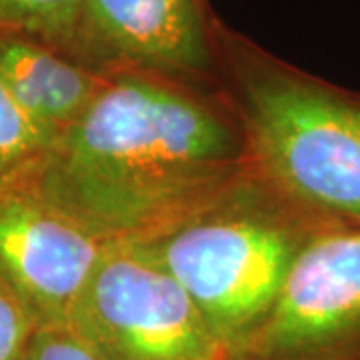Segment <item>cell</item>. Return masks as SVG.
<instances>
[{"instance_id":"6da1fadb","label":"cell","mask_w":360,"mask_h":360,"mask_svg":"<svg viewBox=\"0 0 360 360\" xmlns=\"http://www.w3.org/2000/svg\"><path fill=\"white\" fill-rule=\"evenodd\" d=\"M234 139L193 98L139 77L104 78L30 186L106 243L176 226L226 186Z\"/></svg>"},{"instance_id":"7a4b0ae2","label":"cell","mask_w":360,"mask_h":360,"mask_svg":"<svg viewBox=\"0 0 360 360\" xmlns=\"http://www.w3.org/2000/svg\"><path fill=\"white\" fill-rule=\"evenodd\" d=\"M257 146L272 174L304 205L360 224V101L283 75L250 90Z\"/></svg>"},{"instance_id":"3957f363","label":"cell","mask_w":360,"mask_h":360,"mask_svg":"<svg viewBox=\"0 0 360 360\" xmlns=\"http://www.w3.org/2000/svg\"><path fill=\"white\" fill-rule=\"evenodd\" d=\"M68 326L106 360H212L226 350L144 243H106Z\"/></svg>"},{"instance_id":"277c9868","label":"cell","mask_w":360,"mask_h":360,"mask_svg":"<svg viewBox=\"0 0 360 360\" xmlns=\"http://www.w3.org/2000/svg\"><path fill=\"white\" fill-rule=\"evenodd\" d=\"M191 295L224 348H243L266 321L300 245L258 220H208L148 245Z\"/></svg>"},{"instance_id":"5b68a950","label":"cell","mask_w":360,"mask_h":360,"mask_svg":"<svg viewBox=\"0 0 360 360\" xmlns=\"http://www.w3.org/2000/svg\"><path fill=\"white\" fill-rule=\"evenodd\" d=\"M269 360H360V224L300 245L283 290L243 348Z\"/></svg>"},{"instance_id":"8992f818","label":"cell","mask_w":360,"mask_h":360,"mask_svg":"<svg viewBox=\"0 0 360 360\" xmlns=\"http://www.w3.org/2000/svg\"><path fill=\"white\" fill-rule=\"evenodd\" d=\"M106 240L30 191L0 193V283L37 328L68 326Z\"/></svg>"},{"instance_id":"52a82bcc","label":"cell","mask_w":360,"mask_h":360,"mask_svg":"<svg viewBox=\"0 0 360 360\" xmlns=\"http://www.w3.org/2000/svg\"><path fill=\"white\" fill-rule=\"evenodd\" d=\"M110 56L168 70L208 65L196 0H82L75 60Z\"/></svg>"},{"instance_id":"ba28073f","label":"cell","mask_w":360,"mask_h":360,"mask_svg":"<svg viewBox=\"0 0 360 360\" xmlns=\"http://www.w3.org/2000/svg\"><path fill=\"white\" fill-rule=\"evenodd\" d=\"M0 80L18 106L58 141L89 108L104 78L20 32H0Z\"/></svg>"},{"instance_id":"9c48e42d","label":"cell","mask_w":360,"mask_h":360,"mask_svg":"<svg viewBox=\"0 0 360 360\" xmlns=\"http://www.w3.org/2000/svg\"><path fill=\"white\" fill-rule=\"evenodd\" d=\"M54 144L0 80V193L30 191Z\"/></svg>"},{"instance_id":"30bf717a","label":"cell","mask_w":360,"mask_h":360,"mask_svg":"<svg viewBox=\"0 0 360 360\" xmlns=\"http://www.w3.org/2000/svg\"><path fill=\"white\" fill-rule=\"evenodd\" d=\"M82 0H0V22L75 58Z\"/></svg>"},{"instance_id":"8fae6325","label":"cell","mask_w":360,"mask_h":360,"mask_svg":"<svg viewBox=\"0 0 360 360\" xmlns=\"http://www.w3.org/2000/svg\"><path fill=\"white\" fill-rule=\"evenodd\" d=\"M37 322L22 302L0 283V360H25Z\"/></svg>"},{"instance_id":"7c38bea8","label":"cell","mask_w":360,"mask_h":360,"mask_svg":"<svg viewBox=\"0 0 360 360\" xmlns=\"http://www.w3.org/2000/svg\"><path fill=\"white\" fill-rule=\"evenodd\" d=\"M25 360H106L70 326L37 328Z\"/></svg>"},{"instance_id":"4fadbf2b","label":"cell","mask_w":360,"mask_h":360,"mask_svg":"<svg viewBox=\"0 0 360 360\" xmlns=\"http://www.w3.org/2000/svg\"><path fill=\"white\" fill-rule=\"evenodd\" d=\"M212 360H269V359H262V356L252 354V352H248V350H231V348H226L222 354H219L217 359H212Z\"/></svg>"},{"instance_id":"5bb4252c","label":"cell","mask_w":360,"mask_h":360,"mask_svg":"<svg viewBox=\"0 0 360 360\" xmlns=\"http://www.w3.org/2000/svg\"><path fill=\"white\" fill-rule=\"evenodd\" d=\"M4 30H8V28H6V26L0 22V32H4Z\"/></svg>"}]
</instances>
